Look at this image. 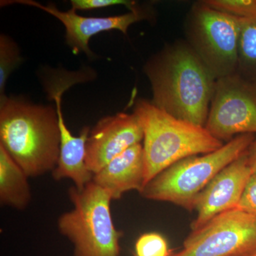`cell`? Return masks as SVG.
Returning a JSON list of instances; mask_svg holds the SVG:
<instances>
[{
  "mask_svg": "<svg viewBox=\"0 0 256 256\" xmlns=\"http://www.w3.org/2000/svg\"><path fill=\"white\" fill-rule=\"evenodd\" d=\"M134 114L144 132V186L180 160L208 154L224 144L204 127L176 118L151 101L139 99L134 106Z\"/></svg>",
  "mask_w": 256,
  "mask_h": 256,
  "instance_id": "3",
  "label": "cell"
},
{
  "mask_svg": "<svg viewBox=\"0 0 256 256\" xmlns=\"http://www.w3.org/2000/svg\"><path fill=\"white\" fill-rule=\"evenodd\" d=\"M152 104L176 118L205 127L216 79L185 40L168 44L148 60Z\"/></svg>",
  "mask_w": 256,
  "mask_h": 256,
  "instance_id": "1",
  "label": "cell"
},
{
  "mask_svg": "<svg viewBox=\"0 0 256 256\" xmlns=\"http://www.w3.org/2000/svg\"><path fill=\"white\" fill-rule=\"evenodd\" d=\"M68 195L74 208L60 216L58 227L74 256H120L122 232L114 227L110 194L92 181L82 190L72 186Z\"/></svg>",
  "mask_w": 256,
  "mask_h": 256,
  "instance_id": "5",
  "label": "cell"
},
{
  "mask_svg": "<svg viewBox=\"0 0 256 256\" xmlns=\"http://www.w3.org/2000/svg\"><path fill=\"white\" fill-rule=\"evenodd\" d=\"M134 249L136 256H170L172 254L164 237L156 232L141 235Z\"/></svg>",
  "mask_w": 256,
  "mask_h": 256,
  "instance_id": "18",
  "label": "cell"
},
{
  "mask_svg": "<svg viewBox=\"0 0 256 256\" xmlns=\"http://www.w3.org/2000/svg\"><path fill=\"white\" fill-rule=\"evenodd\" d=\"M212 9L239 18H256V0H204Z\"/></svg>",
  "mask_w": 256,
  "mask_h": 256,
  "instance_id": "17",
  "label": "cell"
},
{
  "mask_svg": "<svg viewBox=\"0 0 256 256\" xmlns=\"http://www.w3.org/2000/svg\"><path fill=\"white\" fill-rule=\"evenodd\" d=\"M144 175L143 146L139 143L111 160L94 174L92 182L106 190L112 200H117L126 192L142 191Z\"/></svg>",
  "mask_w": 256,
  "mask_h": 256,
  "instance_id": "13",
  "label": "cell"
},
{
  "mask_svg": "<svg viewBox=\"0 0 256 256\" xmlns=\"http://www.w3.org/2000/svg\"><path fill=\"white\" fill-rule=\"evenodd\" d=\"M254 140V134H239L217 150L180 160L156 175L140 194L146 200L170 202L192 212L204 188Z\"/></svg>",
  "mask_w": 256,
  "mask_h": 256,
  "instance_id": "4",
  "label": "cell"
},
{
  "mask_svg": "<svg viewBox=\"0 0 256 256\" xmlns=\"http://www.w3.org/2000/svg\"><path fill=\"white\" fill-rule=\"evenodd\" d=\"M240 22L203 1L194 3L186 15L185 41L216 80L236 74Z\"/></svg>",
  "mask_w": 256,
  "mask_h": 256,
  "instance_id": "6",
  "label": "cell"
},
{
  "mask_svg": "<svg viewBox=\"0 0 256 256\" xmlns=\"http://www.w3.org/2000/svg\"><path fill=\"white\" fill-rule=\"evenodd\" d=\"M252 174L246 151L222 170L197 196V216L191 224L192 230L202 228L220 214L236 208Z\"/></svg>",
  "mask_w": 256,
  "mask_h": 256,
  "instance_id": "12",
  "label": "cell"
},
{
  "mask_svg": "<svg viewBox=\"0 0 256 256\" xmlns=\"http://www.w3.org/2000/svg\"><path fill=\"white\" fill-rule=\"evenodd\" d=\"M22 60L20 50L9 36H0V100L6 97L4 95L6 80Z\"/></svg>",
  "mask_w": 256,
  "mask_h": 256,
  "instance_id": "16",
  "label": "cell"
},
{
  "mask_svg": "<svg viewBox=\"0 0 256 256\" xmlns=\"http://www.w3.org/2000/svg\"><path fill=\"white\" fill-rule=\"evenodd\" d=\"M236 208L256 217V172L249 178Z\"/></svg>",
  "mask_w": 256,
  "mask_h": 256,
  "instance_id": "20",
  "label": "cell"
},
{
  "mask_svg": "<svg viewBox=\"0 0 256 256\" xmlns=\"http://www.w3.org/2000/svg\"><path fill=\"white\" fill-rule=\"evenodd\" d=\"M205 128L218 140L256 133V86L237 74L216 80Z\"/></svg>",
  "mask_w": 256,
  "mask_h": 256,
  "instance_id": "8",
  "label": "cell"
},
{
  "mask_svg": "<svg viewBox=\"0 0 256 256\" xmlns=\"http://www.w3.org/2000/svg\"><path fill=\"white\" fill-rule=\"evenodd\" d=\"M60 141L58 114L53 106L18 98L0 100V146L28 178L54 170Z\"/></svg>",
  "mask_w": 256,
  "mask_h": 256,
  "instance_id": "2",
  "label": "cell"
},
{
  "mask_svg": "<svg viewBox=\"0 0 256 256\" xmlns=\"http://www.w3.org/2000/svg\"><path fill=\"white\" fill-rule=\"evenodd\" d=\"M236 74L256 86V18H242Z\"/></svg>",
  "mask_w": 256,
  "mask_h": 256,
  "instance_id": "15",
  "label": "cell"
},
{
  "mask_svg": "<svg viewBox=\"0 0 256 256\" xmlns=\"http://www.w3.org/2000/svg\"><path fill=\"white\" fill-rule=\"evenodd\" d=\"M247 158L252 173L256 172V140L247 150Z\"/></svg>",
  "mask_w": 256,
  "mask_h": 256,
  "instance_id": "21",
  "label": "cell"
},
{
  "mask_svg": "<svg viewBox=\"0 0 256 256\" xmlns=\"http://www.w3.org/2000/svg\"><path fill=\"white\" fill-rule=\"evenodd\" d=\"M28 175L0 146V202L18 210H24L31 201Z\"/></svg>",
  "mask_w": 256,
  "mask_h": 256,
  "instance_id": "14",
  "label": "cell"
},
{
  "mask_svg": "<svg viewBox=\"0 0 256 256\" xmlns=\"http://www.w3.org/2000/svg\"><path fill=\"white\" fill-rule=\"evenodd\" d=\"M9 4L34 6L58 18L65 26L66 42L72 48L74 54H78L80 52H84L89 57L94 56L89 47V41L92 36L112 30H119L124 34H127L128 28L131 24L148 18L150 14L148 10L137 8L126 14L117 16L86 18L76 14V10L72 8L67 12L60 11L53 3L45 6L33 0H14L3 1L1 4Z\"/></svg>",
  "mask_w": 256,
  "mask_h": 256,
  "instance_id": "10",
  "label": "cell"
},
{
  "mask_svg": "<svg viewBox=\"0 0 256 256\" xmlns=\"http://www.w3.org/2000/svg\"><path fill=\"white\" fill-rule=\"evenodd\" d=\"M256 256V255H254V256Z\"/></svg>",
  "mask_w": 256,
  "mask_h": 256,
  "instance_id": "22",
  "label": "cell"
},
{
  "mask_svg": "<svg viewBox=\"0 0 256 256\" xmlns=\"http://www.w3.org/2000/svg\"><path fill=\"white\" fill-rule=\"evenodd\" d=\"M72 9L74 10H92L108 8V6L124 5L130 11L136 10L137 3L130 0H72Z\"/></svg>",
  "mask_w": 256,
  "mask_h": 256,
  "instance_id": "19",
  "label": "cell"
},
{
  "mask_svg": "<svg viewBox=\"0 0 256 256\" xmlns=\"http://www.w3.org/2000/svg\"><path fill=\"white\" fill-rule=\"evenodd\" d=\"M144 138L136 114L119 112L101 119L90 130L86 142V162L95 174L106 164Z\"/></svg>",
  "mask_w": 256,
  "mask_h": 256,
  "instance_id": "11",
  "label": "cell"
},
{
  "mask_svg": "<svg viewBox=\"0 0 256 256\" xmlns=\"http://www.w3.org/2000/svg\"><path fill=\"white\" fill-rule=\"evenodd\" d=\"M78 82L76 76L70 72H55L46 82L47 94L56 102L58 114L60 141V156L52 176L55 180L70 178L76 188L82 190L92 182L94 174L86 162V142L90 128H82L80 136H74L67 128L62 110V96L67 89Z\"/></svg>",
  "mask_w": 256,
  "mask_h": 256,
  "instance_id": "9",
  "label": "cell"
},
{
  "mask_svg": "<svg viewBox=\"0 0 256 256\" xmlns=\"http://www.w3.org/2000/svg\"><path fill=\"white\" fill-rule=\"evenodd\" d=\"M256 254V217L238 208L227 210L192 230L183 248L170 256H252Z\"/></svg>",
  "mask_w": 256,
  "mask_h": 256,
  "instance_id": "7",
  "label": "cell"
}]
</instances>
